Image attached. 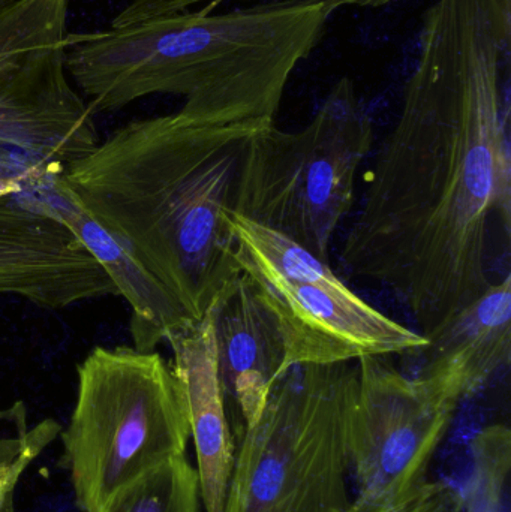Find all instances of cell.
<instances>
[{
    "label": "cell",
    "instance_id": "obj_2",
    "mask_svg": "<svg viewBox=\"0 0 511 512\" xmlns=\"http://www.w3.org/2000/svg\"><path fill=\"white\" fill-rule=\"evenodd\" d=\"M267 123L207 122L180 110L132 120L57 177L189 318L201 319L242 274L228 213L249 141Z\"/></svg>",
    "mask_w": 511,
    "mask_h": 512
},
{
    "label": "cell",
    "instance_id": "obj_11",
    "mask_svg": "<svg viewBox=\"0 0 511 512\" xmlns=\"http://www.w3.org/2000/svg\"><path fill=\"white\" fill-rule=\"evenodd\" d=\"M219 379L231 427L239 435L260 417L284 375L285 345L278 324L252 280L240 274L213 309Z\"/></svg>",
    "mask_w": 511,
    "mask_h": 512
},
{
    "label": "cell",
    "instance_id": "obj_7",
    "mask_svg": "<svg viewBox=\"0 0 511 512\" xmlns=\"http://www.w3.org/2000/svg\"><path fill=\"white\" fill-rule=\"evenodd\" d=\"M236 258L269 307L285 345L284 373L302 364L420 354L429 345L357 295L329 262L293 240L228 213Z\"/></svg>",
    "mask_w": 511,
    "mask_h": 512
},
{
    "label": "cell",
    "instance_id": "obj_8",
    "mask_svg": "<svg viewBox=\"0 0 511 512\" xmlns=\"http://www.w3.org/2000/svg\"><path fill=\"white\" fill-rule=\"evenodd\" d=\"M69 0H15L0 9V147L65 167L99 143L69 81Z\"/></svg>",
    "mask_w": 511,
    "mask_h": 512
},
{
    "label": "cell",
    "instance_id": "obj_18",
    "mask_svg": "<svg viewBox=\"0 0 511 512\" xmlns=\"http://www.w3.org/2000/svg\"><path fill=\"white\" fill-rule=\"evenodd\" d=\"M207 2L222 3L224 0H129L128 5L113 18L111 27L126 26V24L150 20V18L174 14V12L189 11L194 6ZM264 2H323L339 9L342 6L383 8L398 0H264Z\"/></svg>",
    "mask_w": 511,
    "mask_h": 512
},
{
    "label": "cell",
    "instance_id": "obj_4",
    "mask_svg": "<svg viewBox=\"0 0 511 512\" xmlns=\"http://www.w3.org/2000/svg\"><path fill=\"white\" fill-rule=\"evenodd\" d=\"M354 361L302 364L240 433L222 512H350Z\"/></svg>",
    "mask_w": 511,
    "mask_h": 512
},
{
    "label": "cell",
    "instance_id": "obj_20",
    "mask_svg": "<svg viewBox=\"0 0 511 512\" xmlns=\"http://www.w3.org/2000/svg\"><path fill=\"white\" fill-rule=\"evenodd\" d=\"M15 0H0V9L6 8V6L11 5Z\"/></svg>",
    "mask_w": 511,
    "mask_h": 512
},
{
    "label": "cell",
    "instance_id": "obj_6",
    "mask_svg": "<svg viewBox=\"0 0 511 512\" xmlns=\"http://www.w3.org/2000/svg\"><path fill=\"white\" fill-rule=\"evenodd\" d=\"M372 143L371 116L353 81L342 78L305 128L282 131L272 122L255 132L233 212L329 262L336 231L353 209L357 174Z\"/></svg>",
    "mask_w": 511,
    "mask_h": 512
},
{
    "label": "cell",
    "instance_id": "obj_19",
    "mask_svg": "<svg viewBox=\"0 0 511 512\" xmlns=\"http://www.w3.org/2000/svg\"><path fill=\"white\" fill-rule=\"evenodd\" d=\"M462 507L464 495L459 487L447 481H429L398 504L377 510H357L353 505L350 512H462Z\"/></svg>",
    "mask_w": 511,
    "mask_h": 512
},
{
    "label": "cell",
    "instance_id": "obj_5",
    "mask_svg": "<svg viewBox=\"0 0 511 512\" xmlns=\"http://www.w3.org/2000/svg\"><path fill=\"white\" fill-rule=\"evenodd\" d=\"M77 399L62 432L81 512H104L129 484L185 456L188 406L173 366L159 352L96 346L77 366Z\"/></svg>",
    "mask_w": 511,
    "mask_h": 512
},
{
    "label": "cell",
    "instance_id": "obj_15",
    "mask_svg": "<svg viewBox=\"0 0 511 512\" xmlns=\"http://www.w3.org/2000/svg\"><path fill=\"white\" fill-rule=\"evenodd\" d=\"M200 478L177 456L123 489L104 512H201Z\"/></svg>",
    "mask_w": 511,
    "mask_h": 512
},
{
    "label": "cell",
    "instance_id": "obj_10",
    "mask_svg": "<svg viewBox=\"0 0 511 512\" xmlns=\"http://www.w3.org/2000/svg\"><path fill=\"white\" fill-rule=\"evenodd\" d=\"M0 295L63 310L119 291L65 225L18 194L0 200Z\"/></svg>",
    "mask_w": 511,
    "mask_h": 512
},
{
    "label": "cell",
    "instance_id": "obj_13",
    "mask_svg": "<svg viewBox=\"0 0 511 512\" xmlns=\"http://www.w3.org/2000/svg\"><path fill=\"white\" fill-rule=\"evenodd\" d=\"M167 342L173 349L171 366L188 406L203 508L222 512L236 442L219 379L213 310L204 318L183 322L168 334Z\"/></svg>",
    "mask_w": 511,
    "mask_h": 512
},
{
    "label": "cell",
    "instance_id": "obj_1",
    "mask_svg": "<svg viewBox=\"0 0 511 512\" xmlns=\"http://www.w3.org/2000/svg\"><path fill=\"white\" fill-rule=\"evenodd\" d=\"M510 45L511 0L426 9L401 114L342 245L348 274L387 289L428 342L491 285L495 225L510 239Z\"/></svg>",
    "mask_w": 511,
    "mask_h": 512
},
{
    "label": "cell",
    "instance_id": "obj_12",
    "mask_svg": "<svg viewBox=\"0 0 511 512\" xmlns=\"http://www.w3.org/2000/svg\"><path fill=\"white\" fill-rule=\"evenodd\" d=\"M60 170L50 168L36 174L24 194L42 212L65 225L113 280L119 295L131 307L129 328L134 348L156 351L162 342H167L171 331L191 318L155 276L68 197L57 177Z\"/></svg>",
    "mask_w": 511,
    "mask_h": 512
},
{
    "label": "cell",
    "instance_id": "obj_9",
    "mask_svg": "<svg viewBox=\"0 0 511 512\" xmlns=\"http://www.w3.org/2000/svg\"><path fill=\"white\" fill-rule=\"evenodd\" d=\"M356 364L353 505L357 510H377L404 501L429 483L432 459L465 397L450 379L405 375L390 357H362Z\"/></svg>",
    "mask_w": 511,
    "mask_h": 512
},
{
    "label": "cell",
    "instance_id": "obj_17",
    "mask_svg": "<svg viewBox=\"0 0 511 512\" xmlns=\"http://www.w3.org/2000/svg\"><path fill=\"white\" fill-rule=\"evenodd\" d=\"M6 412H0V420ZM56 421L45 420L33 429H23L17 438L5 439L0 447V512H14L12 498L21 472L56 438Z\"/></svg>",
    "mask_w": 511,
    "mask_h": 512
},
{
    "label": "cell",
    "instance_id": "obj_16",
    "mask_svg": "<svg viewBox=\"0 0 511 512\" xmlns=\"http://www.w3.org/2000/svg\"><path fill=\"white\" fill-rule=\"evenodd\" d=\"M470 480L462 490V512H504L511 469V445L497 435L477 436L471 442Z\"/></svg>",
    "mask_w": 511,
    "mask_h": 512
},
{
    "label": "cell",
    "instance_id": "obj_14",
    "mask_svg": "<svg viewBox=\"0 0 511 512\" xmlns=\"http://www.w3.org/2000/svg\"><path fill=\"white\" fill-rule=\"evenodd\" d=\"M511 274L492 282L470 306L458 313L420 354L425 364L417 375H440L476 396L511 357Z\"/></svg>",
    "mask_w": 511,
    "mask_h": 512
},
{
    "label": "cell",
    "instance_id": "obj_3",
    "mask_svg": "<svg viewBox=\"0 0 511 512\" xmlns=\"http://www.w3.org/2000/svg\"><path fill=\"white\" fill-rule=\"evenodd\" d=\"M174 12L95 33H69L66 69L93 113L152 95L185 99L207 122H275L297 66L336 11L323 2Z\"/></svg>",
    "mask_w": 511,
    "mask_h": 512
}]
</instances>
